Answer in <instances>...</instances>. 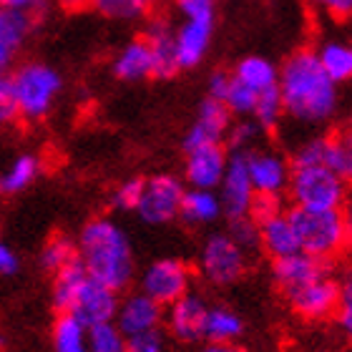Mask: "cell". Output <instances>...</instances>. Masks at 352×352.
<instances>
[{"mask_svg":"<svg viewBox=\"0 0 352 352\" xmlns=\"http://www.w3.org/2000/svg\"><path fill=\"white\" fill-rule=\"evenodd\" d=\"M282 106L300 121H324L338 109V83L324 74L317 53L297 51L277 74Z\"/></svg>","mask_w":352,"mask_h":352,"instance_id":"obj_1","label":"cell"},{"mask_svg":"<svg viewBox=\"0 0 352 352\" xmlns=\"http://www.w3.org/2000/svg\"><path fill=\"white\" fill-rule=\"evenodd\" d=\"M81 262L88 277L111 289H124L133 274L129 239L113 221L94 219L81 232Z\"/></svg>","mask_w":352,"mask_h":352,"instance_id":"obj_2","label":"cell"},{"mask_svg":"<svg viewBox=\"0 0 352 352\" xmlns=\"http://www.w3.org/2000/svg\"><path fill=\"white\" fill-rule=\"evenodd\" d=\"M292 221V229L300 242V252L312 254L320 259H330L347 244V227L345 214L340 209H307V206H294L287 214Z\"/></svg>","mask_w":352,"mask_h":352,"instance_id":"obj_3","label":"cell"},{"mask_svg":"<svg viewBox=\"0 0 352 352\" xmlns=\"http://www.w3.org/2000/svg\"><path fill=\"white\" fill-rule=\"evenodd\" d=\"M10 81H13L18 111H21V116L30 118V121H38L51 111L53 101L63 86L58 71H53L51 66H43V63L23 66Z\"/></svg>","mask_w":352,"mask_h":352,"instance_id":"obj_4","label":"cell"},{"mask_svg":"<svg viewBox=\"0 0 352 352\" xmlns=\"http://www.w3.org/2000/svg\"><path fill=\"white\" fill-rule=\"evenodd\" d=\"M289 191L297 206L307 209H340L345 201V179L322 164L294 166L289 174Z\"/></svg>","mask_w":352,"mask_h":352,"instance_id":"obj_5","label":"cell"},{"mask_svg":"<svg viewBox=\"0 0 352 352\" xmlns=\"http://www.w3.org/2000/svg\"><path fill=\"white\" fill-rule=\"evenodd\" d=\"M116 289H111V287H106L94 277H86L83 285L78 287V292L74 294L66 312L71 317H76L83 327H94V324L111 322L116 317Z\"/></svg>","mask_w":352,"mask_h":352,"instance_id":"obj_6","label":"cell"},{"mask_svg":"<svg viewBox=\"0 0 352 352\" xmlns=\"http://www.w3.org/2000/svg\"><path fill=\"white\" fill-rule=\"evenodd\" d=\"M184 197V186L174 176H154L144 182V191L136 204V212L141 214V219L148 224H164L171 221L179 214Z\"/></svg>","mask_w":352,"mask_h":352,"instance_id":"obj_7","label":"cell"},{"mask_svg":"<svg viewBox=\"0 0 352 352\" xmlns=\"http://www.w3.org/2000/svg\"><path fill=\"white\" fill-rule=\"evenodd\" d=\"M201 270L214 285H229L242 277L244 252L242 247L227 234H217L204 244L201 252Z\"/></svg>","mask_w":352,"mask_h":352,"instance_id":"obj_8","label":"cell"},{"mask_svg":"<svg viewBox=\"0 0 352 352\" xmlns=\"http://www.w3.org/2000/svg\"><path fill=\"white\" fill-rule=\"evenodd\" d=\"M189 279L191 274L186 264L176 262V259H162V262L151 264L144 274V294H148L159 305H171L182 294H186Z\"/></svg>","mask_w":352,"mask_h":352,"instance_id":"obj_9","label":"cell"},{"mask_svg":"<svg viewBox=\"0 0 352 352\" xmlns=\"http://www.w3.org/2000/svg\"><path fill=\"white\" fill-rule=\"evenodd\" d=\"M221 199H224V212L236 219V217H247L252 201V182L250 171H247V159L244 154H236L232 159H227L224 174H221Z\"/></svg>","mask_w":352,"mask_h":352,"instance_id":"obj_10","label":"cell"},{"mask_svg":"<svg viewBox=\"0 0 352 352\" xmlns=\"http://www.w3.org/2000/svg\"><path fill=\"white\" fill-rule=\"evenodd\" d=\"M229 118H232V111L224 106V101L206 98L201 103V109H199L197 121H194V126H191L186 139H184V151L206 146V144H219L221 136L229 131Z\"/></svg>","mask_w":352,"mask_h":352,"instance_id":"obj_11","label":"cell"},{"mask_svg":"<svg viewBox=\"0 0 352 352\" xmlns=\"http://www.w3.org/2000/svg\"><path fill=\"white\" fill-rule=\"evenodd\" d=\"M320 277H327V264L320 257L294 252V254L274 259V279L285 289V294H292L294 289H300V287L309 285Z\"/></svg>","mask_w":352,"mask_h":352,"instance_id":"obj_12","label":"cell"},{"mask_svg":"<svg viewBox=\"0 0 352 352\" xmlns=\"http://www.w3.org/2000/svg\"><path fill=\"white\" fill-rule=\"evenodd\" d=\"M292 307L297 309V315H302L305 320H322L338 307L340 287L327 277H320L309 285L294 289L292 294H287Z\"/></svg>","mask_w":352,"mask_h":352,"instance_id":"obj_13","label":"cell"},{"mask_svg":"<svg viewBox=\"0 0 352 352\" xmlns=\"http://www.w3.org/2000/svg\"><path fill=\"white\" fill-rule=\"evenodd\" d=\"M186 179L194 189H214L219 186L224 166H227V154L221 144H206L186 151Z\"/></svg>","mask_w":352,"mask_h":352,"instance_id":"obj_14","label":"cell"},{"mask_svg":"<svg viewBox=\"0 0 352 352\" xmlns=\"http://www.w3.org/2000/svg\"><path fill=\"white\" fill-rule=\"evenodd\" d=\"M244 159H247V171L254 191L279 194L289 182V166L282 156L270 151H254V154H244Z\"/></svg>","mask_w":352,"mask_h":352,"instance_id":"obj_15","label":"cell"},{"mask_svg":"<svg viewBox=\"0 0 352 352\" xmlns=\"http://www.w3.org/2000/svg\"><path fill=\"white\" fill-rule=\"evenodd\" d=\"M184 21L186 23L174 33L176 60L179 68H194L209 48L214 21H197V18H184Z\"/></svg>","mask_w":352,"mask_h":352,"instance_id":"obj_16","label":"cell"},{"mask_svg":"<svg viewBox=\"0 0 352 352\" xmlns=\"http://www.w3.org/2000/svg\"><path fill=\"white\" fill-rule=\"evenodd\" d=\"M206 307L197 294H182L179 300L171 302L169 312V327L179 340L197 342L204 338V322H206Z\"/></svg>","mask_w":352,"mask_h":352,"instance_id":"obj_17","label":"cell"},{"mask_svg":"<svg viewBox=\"0 0 352 352\" xmlns=\"http://www.w3.org/2000/svg\"><path fill=\"white\" fill-rule=\"evenodd\" d=\"M144 41H146L148 53H151V76L171 78L179 71V60H176L174 48V30L169 28V23L154 21L148 25Z\"/></svg>","mask_w":352,"mask_h":352,"instance_id":"obj_18","label":"cell"},{"mask_svg":"<svg viewBox=\"0 0 352 352\" xmlns=\"http://www.w3.org/2000/svg\"><path fill=\"white\" fill-rule=\"evenodd\" d=\"M118 317V330L124 332V338L129 335H139V332L156 330V324L162 320V305L151 300L148 294H136L131 300L124 302V307L116 309Z\"/></svg>","mask_w":352,"mask_h":352,"instance_id":"obj_19","label":"cell"},{"mask_svg":"<svg viewBox=\"0 0 352 352\" xmlns=\"http://www.w3.org/2000/svg\"><path fill=\"white\" fill-rule=\"evenodd\" d=\"M33 23H36V18L30 13L0 6V71L10 66V60L18 53V45L23 43V38L28 36Z\"/></svg>","mask_w":352,"mask_h":352,"instance_id":"obj_20","label":"cell"},{"mask_svg":"<svg viewBox=\"0 0 352 352\" xmlns=\"http://www.w3.org/2000/svg\"><path fill=\"white\" fill-rule=\"evenodd\" d=\"M259 242L274 259L300 252V242H297V234L292 229V221L282 212L259 224Z\"/></svg>","mask_w":352,"mask_h":352,"instance_id":"obj_21","label":"cell"},{"mask_svg":"<svg viewBox=\"0 0 352 352\" xmlns=\"http://www.w3.org/2000/svg\"><path fill=\"white\" fill-rule=\"evenodd\" d=\"M179 214L191 224H206L221 214V201L212 189H191L184 191Z\"/></svg>","mask_w":352,"mask_h":352,"instance_id":"obj_22","label":"cell"},{"mask_svg":"<svg viewBox=\"0 0 352 352\" xmlns=\"http://www.w3.org/2000/svg\"><path fill=\"white\" fill-rule=\"evenodd\" d=\"M113 71H116L118 78L124 81H141L151 76V53H148L146 41H133L118 53L116 63H113Z\"/></svg>","mask_w":352,"mask_h":352,"instance_id":"obj_23","label":"cell"},{"mask_svg":"<svg viewBox=\"0 0 352 352\" xmlns=\"http://www.w3.org/2000/svg\"><path fill=\"white\" fill-rule=\"evenodd\" d=\"M88 277L86 267H83L81 257H74L68 264H63L60 270H56V285H53V302L56 307L66 312L74 294L78 292V287L83 285V279Z\"/></svg>","mask_w":352,"mask_h":352,"instance_id":"obj_24","label":"cell"},{"mask_svg":"<svg viewBox=\"0 0 352 352\" xmlns=\"http://www.w3.org/2000/svg\"><path fill=\"white\" fill-rule=\"evenodd\" d=\"M242 320L236 312L227 307H214L206 312V322H204V335L212 342H234L239 335H242Z\"/></svg>","mask_w":352,"mask_h":352,"instance_id":"obj_25","label":"cell"},{"mask_svg":"<svg viewBox=\"0 0 352 352\" xmlns=\"http://www.w3.org/2000/svg\"><path fill=\"white\" fill-rule=\"evenodd\" d=\"M317 60L335 83L347 81L352 76V51L347 43H338V41L324 43L317 53Z\"/></svg>","mask_w":352,"mask_h":352,"instance_id":"obj_26","label":"cell"},{"mask_svg":"<svg viewBox=\"0 0 352 352\" xmlns=\"http://www.w3.org/2000/svg\"><path fill=\"white\" fill-rule=\"evenodd\" d=\"M236 81H242L244 86H250L252 91H264V88L277 86V68L272 66L267 58H259V56H252V58H244L239 66H236L234 74Z\"/></svg>","mask_w":352,"mask_h":352,"instance_id":"obj_27","label":"cell"},{"mask_svg":"<svg viewBox=\"0 0 352 352\" xmlns=\"http://www.w3.org/2000/svg\"><path fill=\"white\" fill-rule=\"evenodd\" d=\"M322 166H327L330 171H335L342 179H350L352 174V146L350 139L345 136H332V139H324L322 148Z\"/></svg>","mask_w":352,"mask_h":352,"instance_id":"obj_28","label":"cell"},{"mask_svg":"<svg viewBox=\"0 0 352 352\" xmlns=\"http://www.w3.org/2000/svg\"><path fill=\"white\" fill-rule=\"evenodd\" d=\"M53 338H56V352H88L86 327L68 312L56 322Z\"/></svg>","mask_w":352,"mask_h":352,"instance_id":"obj_29","label":"cell"},{"mask_svg":"<svg viewBox=\"0 0 352 352\" xmlns=\"http://www.w3.org/2000/svg\"><path fill=\"white\" fill-rule=\"evenodd\" d=\"M86 342L88 352H126L124 332L111 322L86 327Z\"/></svg>","mask_w":352,"mask_h":352,"instance_id":"obj_30","label":"cell"},{"mask_svg":"<svg viewBox=\"0 0 352 352\" xmlns=\"http://www.w3.org/2000/svg\"><path fill=\"white\" fill-rule=\"evenodd\" d=\"M91 6L109 18L133 21V18H144L156 6V0H91Z\"/></svg>","mask_w":352,"mask_h":352,"instance_id":"obj_31","label":"cell"},{"mask_svg":"<svg viewBox=\"0 0 352 352\" xmlns=\"http://www.w3.org/2000/svg\"><path fill=\"white\" fill-rule=\"evenodd\" d=\"M252 113L257 116L259 126H264V129H274V126L279 124L282 113H285L279 88L272 86V88H264V91H259L257 101H254V111H252Z\"/></svg>","mask_w":352,"mask_h":352,"instance_id":"obj_32","label":"cell"},{"mask_svg":"<svg viewBox=\"0 0 352 352\" xmlns=\"http://www.w3.org/2000/svg\"><path fill=\"white\" fill-rule=\"evenodd\" d=\"M36 176H38L36 156H21V159L8 169L6 176H0V191H6V194L21 191V189H25Z\"/></svg>","mask_w":352,"mask_h":352,"instance_id":"obj_33","label":"cell"},{"mask_svg":"<svg viewBox=\"0 0 352 352\" xmlns=\"http://www.w3.org/2000/svg\"><path fill=\"white\" fill-rule=\"evenodd\" d=\"M254 101H257V91H252L250 86H244L236 78H229L227 94H224V106L232 113H252L254 111Z\"/></svg>","mask_w":352,"mask_h":352,"instance_id":"obj_34","label":"cell"},{"mask_svg":"<svg viewBox=\"0 0 352 352\" xmlns=\"http://www.w3.org/2000/svg\"><path fill=\"white\" fill-rule=\"evenodd\" d=\"M76 257V250H74V244L68 242L66 236H56V239H51V242L45 244V250H43V257H41V262H43L45 270H60L63 264H68L71 259Z\"/></svg>","mask_w":352,"mask_h":352,"instance_id":"obj_35","label":"cell"},{"mask_svg":"<svg viewBox=\"0 0 352 352\" xmlns=\"http://www.w3.org/2000/svg\"><path fill=\"white\" fill-rule=\"evenodd\" d=\"M279 214V197L277 194H262V191H254L250 201V209H247V217H250L254 224H262V221L272 219Z\"/></svg>","mask_w":352,"mask_h":352,"instance_id":"obj_36","label":"cell"},{"mask_svg":"<svg viewBox=\"0 0 352 352\" xmlns=\"http://www.w3.org/2000/svg\"><path fill=\"white\" fill-rule=\"evenodd\" d=\"M21 116L18 101H15V91L10 78H0V124H10Z\"/></svg>","mask_w":352,"mask_h":352,"instance_id":"obj_37","label":"cell"},{"mask_svg":"<svg viewBox=\"0 0 352 352\" xmlns=\"http://www.w3.org/2000/svg\"><path fill=\"white\" fill-rule=\"evenodd\" d=\"M141 191H144V179H131V182H124L113 194V206L118 209H136L141 199Z\"/></svg>","mask_w":352,"mask_h":352,"instance_id":"obj_38","label":"cell"},{"mask_svg":"<svg viewBox=\"0 0 352 352\" xmlns=\"http://www.w3.org/2000/svg\"><path fill=\"white\" fill-rule=\"evenodd\" d=\"M232 239H234L239 247H254L259 242V227L250 217H236L234 224H232Z\"/></svg>","mask_w":352,"mask_h":352,"instance_id":"obj_39","label":"cell"},{"mask_svg":"<svg viewBox=\"0 0 352 352\" xmlns=\"http://www.w3.org/2000/svg\"><path fill=\"white\" fill-rule=\"evenodd\" d=\"M162 338L156 330L139 332V335H129L126 340V352H162Z\"/></svg>","mask_w":352,"mask_h":352,"instance_id":"obj_40","label":"cell"},{"mask_svg":"<svg viewBox=\"0 0 352 352\" xmlns=\"http://www.w3.org/2000/svg\"><path fill=\"white\" fill-rule=\"evenodd\" d=\"M179 10L184 18L214 21V0H179Z\"/></svg>","mask_w":352,"mask_h":352,"instance_id":"obj_41","label":"cell"},{"mask_svg":"<svg viewBox=\"0 0 352 352\" xmlns=\"http://www.w3.org/2000/svg\"><path fill=\"white\" fill-rule=\"evenodd\" d=\"M322 148H324V139L307 141V144L294 154V166H312V164H322Z\"/></svg>","mask_w":352,"mask_h":352,"instance_id":"obj_42","label":"cell"},{"mask_svg":"<svg viewBox=\"0 0 352 352\" xmlns=\"http://www.w3.org/2000/svg\"><path fill=\"white\" fill-rule=\"evenodd\" d=\"M312 3L322 8L327 15H332L335 21H347L352 13V0H312Z\"/></svg>","mask_w":352,"mask_h":352,"instance_id":"obj_43","label":"cell"},{"mask_svg":"<svg viewBox=\"0 0 352 352\" xmlns=\"http://www.w3.org/2000/svg\"><path fill=\"white\" fill-rule=\"evenodd\" d=\"M254 136H257V126L244 121V124H239V126H234V129H232V133H229V141H232V146H234V148H242V146H247Z\"/></svg>","mask_w":352,"mask_h":352,"instance_id":"obj_44","label":"cell"},{"mask_svg":"<svg viewBox=\"0 0 352 352\" xmlns=\"http://www.w3.org/2000/svg\"><path fill=\"white\" fill-rule=\"evenodd\" d=\"M18 272V257H15V252L8 247L6 242H0V274H15Z\"/></svg>","mask_w":352,"mask_h":352,"instance_id":"obj_45","label":"cell"},{"mask_svg":"<svg viewBox=\"0 0 352 352\" xmlns=\"http://www.w3.org/2000/svg\"><path fill=\"white\" fill-rule=\"evenodd\" d=\"M3 6L13 8V10H23V13H30L33 18H38V13L45 6V0H3Z\"/></svg>","mask_w":352,"mask_h":352,"instance_id":"obj_46","label":"cell"},{"mask_svg":"<svg viewBox=\"0 0 352 352\" xmlns=\"http://www.w3.org/2000/svg\"><path fill=\"white\" fill-rule=\"evenodd\" d=\"M229 86V76L227 74H214L209 78V98H217V101H224V94H227Z\"/></svg>","mask_w":352,"mask_h":352,"instance_id":"obj_47","label":"cell"},{"mask_svg":"<svg viewBox=\"0 0 352 352\" xmlns=\"http://www.w3.org/2000/svg\"><path fill=\"white\" fill-rule=\"evenodd\" d=\"M91 0H58L60 8H66V10H78V8H86Z\"/></svg>","mask_w":352,"mask_h":352,"instance_id":"obj_48","label":"cell"},{"mask_svg":"<svg viewBox=\"0 0 352 352\" xmlns=\"http://www.w3.org/2000/svg\"><path fill=\"white\" fill-rule=\"evenodd\" d=\"M201 352H239L236 350V347H232L227 342V345H224V342H212V345L206 347V350H201Z\"/></svg>","mask_w":352,"mask_h":352,"instance_id":"obj_49","label":"cell"},{"mask_svg":"<svg viewBox=\"0 0 352 352\" xmlns=\"http://www.w3.org/2000/svg\"><path fill=\"white\" fill-rule=\"evenodd\" d=\"M0 350H3V338H0Z\"/></svg>","mask_w":352,"mask_h":352,"instance_id":"obj_50","label":"cell"},{"mask_svg":"<svg viewBox=\"0 0 352 352\" xmlns=\"http://www.w3.org/2000/svg\"><path fill=\"white\" fill-rule=\"evenodd\" d=\"M0 6H3V0H0Z\"/></svg>","mask_w":352,"mask_h":352,"instance_id":"obj_51","label":"cell"}]
</instances>
